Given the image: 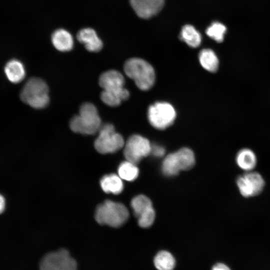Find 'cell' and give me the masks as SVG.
Masks as SVG:
<instances>
[{
	"instance_id": "1",
	"label": "cell",
	"mask_w": 270,
	"mask_h": 270,
	"mask_svg": "<svg viewBox=\"0 0 270 270\" xmlns=\"http://www.w3.org/2000/svg\"><path fill=\"white\" fill-rule=\"evenodd\" d=\"M101 126L97 108L90 102L82 104L79 114L74 116L70 122L72 131L87 135L94 134L98 132Z\"/></svg>"
},
{
	"instance_id": "2",
	"label": "cell",
	"mask_w": 270,
	"mask_h": 270,
	"mask_svg": "<svg viewBox=\"0 0 270 270\" xmlns=\"http://www.w3.org/2000/svg\"><path fill=\"white\" fill-rule=\"evenodd\" d=\"M126 74L133 80L137 87L148 90L153 86L155 72L152 66L146 60L136 58L126 60L124 66Z\"/></svg>"
},
{
	"instance_id": "3",
	"label": "cell",
	"mask_w": 270,
	"mask_h": 270,
	"mask_svg": "<svg viewBox=\"0 0 270 270\" xmlns=\"http://www.w3.org/2000/svg\"><path fill=\"white\" fill-rule=\"evenodd\" d=\"M129 212L122 203L106 200L96 208L95 219L100 224L118 228L128 220Z\"/></svg>"
},
{
	"instance_id": "4",
	"label": "cell",
	"mask_w": 270,
	"mask_h": 270,
	"mask_svg": "<svg viewBox=\"0 0 270 270\" xmlns=\"http://www.w3.org/2000/svg\"><path fill=\"white\" fill-rule=\"evenodd\" d=\"M20 98L24 102L33 108H43L49 103L48 88L42 79L32 78L24 86Z\"/></svg>"
},
{
	"instance_id": "5",
	"label": "cell",
	"mask_w": 270,
	"mask_h": 270,
	"mask_svg": "<svg viewBox=\"0 0 270 270\" xmlns=\"http://www.w3.org/2000/svg\"><path fill=\"white\" fill-rule=\"evenodd\" d=\"M122 136L116 132L114 126L110 124H102L98 135L94 142V148L102 154L115 152L124 146Z\"/></svg>"
},
{
	"instance_id": "6",
	"label": "cell",
	"mask_w": 270,
	"mask_h": 270,
	"mask_svg": "<svg viewBox=\"0 0 270 270\" xmlns=\"http://www.w3.org/2000/svg\"><path fill=\"white\" fill-rule=\"evenodd\" d=\"M176 110L172 105L166 102H156L148 110V118L150 124L158 130H164L174 122Z\"/></svg>"
},
{
	"instance_id": "7",
	"label": "cell",
	"mask_w": 270,
	"mask_h": 270,
	"mask_svg": "<svg viewBox=\"0 0 270 270\" xmlns=\"http://www.w3.org/2000/svg\"><path fill=\"white\" fill-rule=\"evenodd\" d=\"M40 270H77L76 260L64 249L46 254L40 264Z\"/></svg>"
},
{
	"instance_id": "8",
	"label": "cell",
	"mask_w": 270,
	"mask_h": 270,
	"mask_svg": "<svg viewBox=\"0 0 270 270\" xmlns=\"http://www.w3.org/2000/svg\"><path fill=\"white\" fill-rule=\"evenodd\" d=\"M126 159L136 164L151 153L152 144L149 140L139 134L131 136L124 145Z\"/></svg>"
},
{
	"instance_id": "9",
	"label": "cell",
	"mask_w": 270,
	"mask_h": 270,
	"mask_svg": "<svg viewBox=\"0 0 270 270\" xmlns=\"http://www.w3.org/2000/svg\"><path fill=\"white\" fill-rule=\"evenodd\" d=\"M236 182L240 192L246 198L258 195L265 185L262 176L257 172L251 171L238 176Z\"/></svg>"
},
{
	"instance_id": "10",
	"label": "cell",
	"mask_w": 270,
	"mask_h": 270,
	"mask_svg": "<svg viewBox=\"0 0 270 270\" xmlns=\"http://www.w3.org/2000/svg\"><path fill=\"white\" fill-rule=\"evenodd\" d=\"M99 84L104 90L116 93H126L128 90L124 87L122 74L116 70H109L102 73L99 78Z\"/></svg>"
},
{
	"instance_id": "11",
	"label": "cell",
	"mask_w": 270,
	"mask_h": 270,
	"mask_svg": "<svg viewBox=\"0 0 270 270\" xmlns=\"http://www.w3.org/2000/svg\"><path fill=\"white\" fill-rule=\"evenodd\" d=\"M130 2L137 16L144 19L158 14L164 4V0H130Z\"/></svg>"
},
{
	"instance_id": "12",
	"label": "cell",
	"mask_w": 270,
	"mask_h": 270,
	"mask_svg": "<svg viewBox=\"0 0 270 270\" xmlns=\"http://www.w3.org/2000/svg\"><path fill=\"white\" fill-rule=\"evenodd\" d=\"M77 38L90 52H98L102 48V41L96 31L92 28H84L80 30L77 34Z\"/></svg>"
},
{
	"instance_id": "13",
	"label": "cell",
	"mask_w": 270,
	"mask_h": 270,
	"mask_svg": "<svg viewBox=\"0 0 270 270\" xmlns=\"http://www.w3.org/2000/svg\"><path fill=\"white\" fill-rule=\"evenodd\" d=\"M52 42L54 48L60 52H68L74 46L72 34L63 28L56 30L52 35Z\"/></svg>"
},
{
	"instance_id": "14",
	"label": "cell",
	"mask_w": 270,
	"mask_h": 270,
	"mask_svg": "<svg viewBox=\"0 0 270 270\" xmlns=\"http://www.w3.org/2000/svg\"><path fill=\"white\" fill-rule=\"evenodd\" d=\"M4 72L8 80L14 84L20 82L26 76L23 64L16 59L11 60L6 64Z\"/></svg>"
},
{
	"instance_id": "15",
	"label": "cell",
	"mask_w": 270,
	"mask_h": 270,
	"mask_svg": "<svg viewBox=\"0 0 270 270\" xmlns=\"http://www.w3.org/2000/svg\"><path fill=\"white\" fill-rule=\"evenodd\" d=\"M102 190L106 193L118 194L122 192L124 184L122 178L115 174L104 175L100 180Z\"/></svg>"
},
{
	"instance_id": "16",
	"label": "cell",
	"mask_w": 270,
	"mask_h": 270,
	"mask_svg": "<svg viewBox=\"0 0 270 270\" xmlns=\"http://www.w3.org/2000/svg\"><path fill=\"white\" fill-rule=\"evenodd\" d=\"M236 161L240 168L246 172H250L256 166L257 158L252 150L248 148H244L238 152Z\"/></svg>"
},
{
	"instance_id": "17",
	"label": "cell",
	"mask_w": 270,
	"mask_h": 270,
	"mask_svg": "<svg viewBox=\"0 0 270 270\" xmlns=\"http://www.w3.org/2000/svg\"><path fill=\"white\" fill-rule=\"evenodd\" d=\"M198 58L202 66L208 71L214 72L218 70V58L215 52L211 49L202 50L199 53Z\"/></svg>"
},
{
	"instance_id": "18",
	"label": "cell",
	"mask_w": 270,
	"mask_h": 270,
	"mask_svg": "<svg viewBox=\"0 0 270 270\" xmlns=\"http://www.w3.org/2000/svg\"><path fill=\"white\" fill-rule=\"evenodd\" d=\"M180 37L182 40L192 48L198 46L202 42L200 33L194 27L190 24L185 25L182 27Z\"/></svg>"
},
{
	"instance_id": "19",
	"label": "cell",
	"mask_w": 270,
	"mask_h": 270,
	"mask_svg": "<svg viewBox=\"0 0 270 270\" xmlns=\"http://www.w3.org/2000/svg\"><path fill=\"white\" fill-rule=\"evenodd\" d=\"M118 171L119 176L127 181L135 180L139 174V170L136 164L127 160L120 163Z\"/></svg>"
},
{
	"instance_id": "20",
	"label": "cell",
	"mask_w": 270,
	"mask_h": 270,
	"mask_svg": "<svg viewBox=\"0 0 270 270\" xmlns=\"http://www.w3.org/2000/svg\"><path fill=\"white\" fill-rule=\"evenodd\" d=\"M154 264L158 270H173L175 266V260L170 252L162 250L156 256Z\"/></svg>"
},
{
	"instance_id": "21",
	"label": "cell",
	"mask_w": 270,
	"mask_h": 270,
	"mask_svg": "<svg viewBox=\"0 0 270 270\" xmlns=\"http://www.w3.org/2000/svg\"><path fill=\"white\" fill-rule=\"evenodd\" d=\"M180 170H188L194 166L195 158L193 152L187 148H182L175 152Z\"/></svg>"
},
{
	"instance_id": "22",
	"label": "cell",
	"mask_w": 270,
	"mask_h": 270,
	"mask_svg": "<svg viewBox=\"0 0 270 270\" xmlns=\"http://www.w3.org/2000/svg\"><path fill=\"white\" fill-rule=\"evenodd\" d=\"M180 170L176 154L172 152L166 156L162 162V171L166 176H174Z\"/></svg>"
},
{
	"instance_id": "23",
	"label": "cell",
	"mask_w": 270,
	"mask_h": 270,
	"mask_svg": "<svg viewBox=\"0 0 270 270\" xmlns=\"http://www.w3.org/2000/svg\"><path fill=\"white\" fill-rule=\"evenodd\" d=\"M130 205L134 215L137 218L148 209L152 207L150 200L142 194L134 197L131 200Z\"/></svg>"
},
{
	"instance_id": "24",
	"label": "cell",
	"mask_w": 270,
	"mask_h": 270,
	"mask_svg": "<svg viewBox=\"0 0 270 270\" xmlns=\"http://www.w3.org/2000/svg\"><path fill=\"white\" fill-rule=\"evenodd\" d=\"M226 32V26L222 24L215 22H212L206 30V34L218 42H222Z\"/></svg>"
},
{
	"instance_id": "25",
	"label": "cell",
	"mask_w": 270,
	"mask_h": 270,
	"mask_svg": "<svg viewBox=\"0 0 270 270\" xmlns=\"http://www.w3.org/2000/svg\"><path fill=\"white\" fill-rule=\"evenodd\" d=\"M155 212L152 207L138 218V224L142 228H148L153 224Z\"/></svg>"
},
{
	"instance_id": "26",
	"label": "cell",
	"mask_w": 270,
	"mask_h": 270,
	"mask_svg": "<svg viewBox=\"0 0 270 270\" xmlns=\"http://www.w3.org/2000/svg\"><path fill=\"white\" fill-rule=\"evenodd\" d=\"M164 148L158 145H152L151 153L155 156L162 157L165 154Z\"/></svg>"
},
{
	"instance_id": "27",
	"label": "cell",
	"mask_w": 270,
	"mask_h": 270,
	"mask_svg": "<svg viewBox=\"0 0 270 270\" xmlns=\"http://www.w3.org/2000/svg\"><path fill=\"white\" fill-rule=\"evenodd\" d=\"M212 270H230V269L224 264L218 263L212 267Z\"/></svg>"
},
{
	"instance_id": "28",
	"label": "cell",
	"mask_w": 270,
	"mask_h": 270,
	"mask_svg": "<svg viewBox=\"0 0 270 270\" xmlns=\"http://www.w3.org/2000/svg\"><path fill=\"white\" fill-rule=\"evenodd\" d=\"M6 206V201L4 197L0 194V214H2Z\"/></svg>"
}]
</instances>
